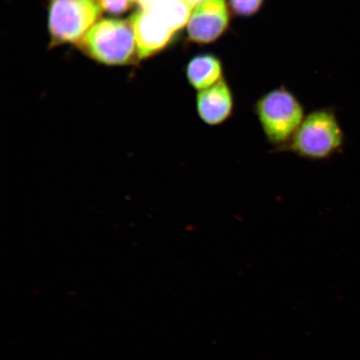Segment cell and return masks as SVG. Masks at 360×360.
Returning <instances> with one entry per match:
<instances>
[{
  "mask_svg": "<svg viewBox=\"0 0 360 360\" xmlns=\"http://www.w3.org/2000/svg\"><path fill=\"white\" fill-rule=\"evenodd\" d=\"M345 145V133L331 109H319L305 116L290 142L282 148L308 161H323L340 154Z\"/></svg>",
  "mask_w": 360,
  "mask_h": 360,
  "instance_id": "6da1fadb",
  "label": "cell"
},
{
  "mask_svg": "<svg viewBox=\"0 0 360 360\" xmlns=\"http://www.w3.org/2000/svg\"><path fill=\"white\" fill-rule=\"evenodd\" d=\"M254 112L265 139L276 153L290 142L306 116L299 98L283 86L261 96Z\"/></svg>",
  "mask_w": 360,
  "mask_h": 360,
  "instance_id": "7a4b0ae2",
  "label": "cell"
},
{
  "mask_svg": "<svg viewBox=\"0 0 360 360\" xmlns=\"http://www.w3.org/2000/svg\"><path fill=\"white\" fill-rule=\"evenodd\" d=\"M79 45L86 55L105 65H124L139 58L131 22L98 21L80 40Z\"/></svg>",
  "mask_w": 360,
  "mask_h": 360,
  "instance_id": "3957f363",
  "label": "cell"
},
{
  "mask_svg": "<svg viewBox=\"0 0 360 360\" xmlns=\"http://www.w3.org/2000/svg\"><path fill=\"white\" fill-rule=\"evenodd\" d=\"M101 15V8L90 0H51L49 30L52 43L79 44Z\"/></svg>",
  "mask_w": 360,
  "mask_h": 360,
  "instance_id": "277c9868",
  "label": "cell"
},
{
  "mask_svg": "<svg viewBox=\"0 0 360 360\" xmlns=\"http://www.w3.org/2000/svg\"><path fill=\"white\" fill-rule=\"evenodd\" d=\"M229 24L226 0H205L191 13L187 24L188 39L201 44L213 43L225 33Z\"/></svg>",
  "mask_w": 360,
  "mask_h": 360,
  "instance_id": "5b68a950",
  "label": "cell"
},
{
  "mask_svg": "<svg viewBox=\"0 0 360 360\" xmlns=\"http://www.w3.org/2000/svg\"><path fill=\"white\" fill-rule=\"evenodd\" d=\"M130 22L136 39L139 60L160 52L176 34L166 22L146 8H141L135 13Z\"/></svg>",
  "mask_w": 360,
  "mask_h": 360,
  "instance_id": "8992f818",
  "label": "cell"
},
{
  "mask_svg": "<svg viewBox=\"0 0 360 360\" xmlns=\"http://www.w3.org/2000/svg\"><path fill=\"white\" fill-rule=\"evenodd\" d=\"M196 110L202 123L217 127L232 118L235 98L224 79L214 86L201 90L196 97Z\"/></svg>",
  "mask_w": 360,
  "mask_h": 360,
  "instance_id": "52a82bcc",
  "label": "cell"
},
{
  "mask_svg": "<svg viewBox=\"0 0 360 360\" xmlns=\"http://www.w3.org/2000/svg\"><path fill=\"white\" fill-rule=\"evenodd\" d=\"M187 78L191 86L199 91L212 87L223 79L222 63L210 53L198 56L188 63Z\"/></svg>",
  "mask_w": 360,
  "mask_h": 360,
  "instance_id": "ba28073f",
  "label": "cell"
},
{
  "mask_svg": "<svg viewBox=\"0 0 360 360\" xmlns=\"http://www.w3.org/2000/svg\"><path fill=\"white\" fill-rule=\"evenodd\" d=\"M145 8L166 22L175 33L188 24L192 11L186 0H154Z\"/></svg>",
  "mask_w": 360,
  "mask_h": 360,
  "instance_id": "9c48e42d",
  "label": "cell"
},
{
  "mask_svg": "<svg viewBox=\"0 0 360 360\" xmlns=\"http://www.w3.org/2000/svg\"><path fill=\"white\" fill-rule=\"evenodd\" d=\"M264 0H229V7L237 16L249 17L255 15L262 7Z\"/></svg>",
  "mask_w": 360,
  "mask_h": 360,
  "instance_id": "30bf717a",
  "label": "cell"
},
{
  "mask_svg": "<svg viewBox=\"0 0 360 360\" xmlns=\"http://www.w3.org/2000/svg\"><path fill=\"white\" fill-rule=\"evenodd\" d=\"M138 0H100L101 10L110 15H121L128 11Z\"/></svg>",
  "mask_w": 360,
  "mask_h": 360,
  "instance_id": "8fae6325",
  "label": "cell"
},
{
  "mask_svg": "<svg viewBox=\"0 0 360 360\" xmlns=\"http://www.w3.org/2000/svg\"><path fill=\"white\" fill-rule=\"evenodd\" d=\"M204 1L205 0H186V2L188 4H190L192 8H196L198 6H200V4Z\"/></svg>",
  "mask_w": 360,
  "mask_h": 360,
  "instance_id": "7c38bea8",
  "label": "cell"
},
{
  "mask_svg": "<svg viewBox=\"0 0 360 360\" xmlns=\"http://www.w3.org/2000/svg\"><path fill=\"white\" fill-rule=\"evenodd\" d=\"M153 1H154V0H138V3L141 8L148 7Z\"/></svg>",
  "mask_w": 360,
  "mask_h": 360,
  "instance_id": "4fadbf2b",
  "label": "cell"
},
{
  "mask_svg": "<svg viewBox=\"0 0 360 360\" xmlns=\"http://www.w3.org/2000/svg\"><path fill=\"white\" fill-rule=\"evenodd\" d=\"M90 1H93V2H94V0H90Z\"/></svg>",
  "mask_w": 360,
  "mask_h": 360,
  "instance_id": "5bb4252c",
  "label": "cell"
}]
</instances>
